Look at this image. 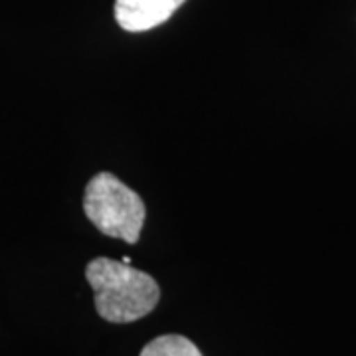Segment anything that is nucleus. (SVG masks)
I'll return each instance as SVG.
<instances>
[{"label":"nucleus","instance_id":"obj_1","mask_svg":"<svg viewBox=\"0 0 356 356\" xmlns=\"http://www.w3.org/2000/svg\"><path fill=\"white\" fill-rule=\"evenodd\" d=\"M95 309L109 323H133L147 317L161 299L159 283L131 264L95 257L86 267Z\"/></svg>","mask_w":356,"mask_h":356},{"label":"nucleus","instance_id":"obj_2","mask_svg":"<svg viewBox=\"0 0 356 356\" xmlns=\"http://www.w3.org/2000/svg\"><path fill=\"white\" fill-rule=\"evenodd\" d=\"M86 216L109 238L127 243L139 242L147 208L139 194L131 191L111 172H99L91 178L83 196Z\"/></svg>","mask_w":356,"mask_h":356},{"label":"nucleus","instance_id":"obj_3","mask_svg":"<svg viewBox=\"0 0 356 356\" xmlns=\"http://www.w3.org/2000/svg\"><path fill=\"white\" fill-rule=\"evenodd\" d=\"M186 0H115V20L127 32H147L177 13Z\"/></svg>","mask_w":356,"mask_h":356},{"label":"nucleus","instance_id":"obj_4","mask_svg":"<svg viewBox=\"0 0 356 356\" xmlns=\"http://www.w3.org/2000/svg\"><path fill=\"white\" fill-rule=\"evenodd\" d=\"M140 356H202V353L182 334H163L147 344Z\"/></svg>","mask_w":356,"mask_h":356}]
</instances>
